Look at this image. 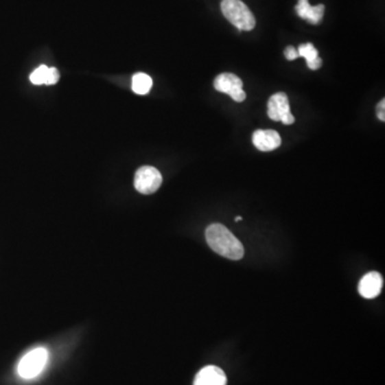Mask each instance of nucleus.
<instances>
[{
    "label": "nucleus",
    "mask_w": 385,
    "mask_h": 385,
    "mask_svg": "<svg viewBox=\"0 0 385 385\" xmlns=\"http://www.w3.org/2000/svg\"><path fill=\"white\" fill-rule=\"evenodd\" d=\"M252 141L255 147L264 152L275 150L281 143V136L273 130H257L253 134Z\"/></svg>",
    "instance_id": "obj_7"
},
{
    "label": "nucleus",
    "mask_w": 385,
    "mask_h": 385,
    "mask_svg": "<svg viewBox=\"0 0 385 385\" xmlns=\"http://www.w3.org/2000/svg\"><path fill=\"white\" fill-rule=\"evenodd\" d=\"M206 239L210 248L227 259L240 260L244 256V247L227 227L212 224L206 231Z\"/></svg>",
    "instance_id": "obj_1"
},
{
    "label": "nucleus",
    "mask_w": 385,
    "mask_h": 385,
    "mask_svg": "<svg viewBox=\"0 0 385 385\" xmlns=\"http://www.w3.org/2000/svg\"><path fill=\"white\" fill-rule=\"evenodd\" d=\"M59 78H60V74L56 68H49L45 85H55L58 82Z\"/></svg>",
    "instance_id": "obj_14"
},
{
    "label": "nucleus",
    "mask_w": 385,
    "mask_h": 385,
    "mask_svg": "<svg viewBox=\"0 0 385 385\" xmlns=\"http://www.w3.org/2000/svg\"><path fill=\"white\" fill-rule=\"evenodd\" d=\"M47 71H49V67L47 66H40L39 68H36L30 75V82L34 85H45Z\"/></svg>",
    "instance_id": "obj_13"
},
{
    "label": "nucleus",
    "mask_w": 385,
    "mask_h": 385,
    "mask_svg": "<svg viewBox=\"0 0 385 385\" xmlns=\"http://www.w3.org/2000/svg\"><path fill=\"white\" fill-rule=\"evenodd\" d=\"M221 8L224 16L237 30L250 32L256 26L254 14L241 0H223Z\"/></svg>",
    "instance_id": "obj_2"
},
{
    "label": "nucleus",
    "mask_w": 385,
    "mask_h": 385,
    "mask_svg": "<svg viewBox=\"0 0 385 385\" xmlns=\"http://www.w3.org/2000/svg\"><path fill=\"white\" fill-rule=\"evenodd\" d=\"M152 88V78L145 73H136L132 78V89L137 95H147Z\"/></svg>",
    "instance_id": "obj_12"
},
{
    "label": "nucleus",
    "mask_w": 385,
    "mask_h": 385,
    "mask_svg": "<svg viewBox=\"0 0 385 385\" xmlns=\"http://www.w3.org/2000/svg\"><path fill=\"white\" fill-rule=\"evenodd\" d=\"M298 53L299 56L306 59V63L310 70H318L323 65V60L319 57L317 49L312 43L301 44Z\"/></svg>",
    "instance_id": "obj_11"
},
{
    "label": "nucleus",
    "mask_w": 385,
    "mask_h": 385,
    "mask_svg": "<svg viewBox=\"0 0 385 385\" xmlns=\"http://www.w3.org/2000/svg\"><path fill=\"white\" fill-rule=\"evenodd\" d=\"M225 373L216 366H207L197 373L194 385H226Z\"/></svg>",
    "instance_id": "obj_9"
},
{
    "label": "nucleus",
    "mask_w": 385,
    "mask_h": 385,
    "mask_svg": "<svg viewBox=\"0 0 385 385\" xmlns=\"http://www.w3.org/2000/svg\"><path fill=\"white\" fill-rule=\"evenodd\" d=\"M383 287V279L378 272H369L362 277L359 283V292L364 299L377 298Z\"/></svg>",
    "instance_id": "obj_8"
},
{
    "label": "nucleus",
    "mask_w": 385,
    "mask_h": 385,
    "mask_svg": "<svg viewBox=\"0 0 385 385\" xmlns=\"http://www.w3.org/2000/svg\"><path fill=\"white\" fill-rule=\"evenodd\" d=\"M241 220H242V218H241V216H237V218H235V222H240Z\"/></svg>",
    "instance_id": "obj_17"
},
{
    "label": "nucleus",
    "mask_w": 385,
    "mask_h": 385,
    "mask_svg": "<svg viewBox=\"0 0 385 385\" xmlns=\"http://www.w3.org/2000/svg\"><path fill=\"white\" fill-rule=\"evenodd\" d=\"M49 353L45 348H36L23 356L21 360L17 373L23 379H32L40 375L47 365Z\"/></svg>",
    "instance_id": "obj_3"
},
{
    "label": "nucleus",
    "mask_w": 385,
    "mask_h": 385,
    "mask_svg": "<svg viewBox=\"0 0 385 385\" xmlns=\"http://www.w3.org/2000/svg\"><path fill=\"white\" fill-rule=\"evenodd\" d=\"M377 116L381 121H385V101L384 99L377 106Z\"/></svg>",
    "instance_id": "obj_16"
},
{
    "label": "nucleus",
    "mask_w": 385,
    "mask_h": 385,
    "mask_svg": "<svg viewBox=\"0 0 385 385\" xmlns=\"http://www.w3.org/2000/svg\"><path fill=\"white\" fill-rule=\"evenodd\" d=\"M285 57L288 60H294V59L300 56H299L298 49H294L293 47H288L285 49Z\"/></svg>",
    "instance_id": "obj_15"
},
{
    "label": "nucleus",
    "mask_w": 385,
    "mask_h": 385,
    "mask_svg": "<svg viewBox=\"0 0 385 385\" xmlns=\"http://www.w3.org/2000/svg\"><path fill=\"white\" fill-rule=\"evenodd\" d=\"M242 87V80L233 73L220 74L214 80V88L220 93L229 95L235 102H243L246 99V93Z\"/></svg>",
    "instance_id": "obj_5"
},
{
    "label": "nucleus",
    "mask_w": 385,
    "mask_h": 385,
    "mask_svg": "<svg viewBox=\"0 0 385 385\" xmlns=\"http://www.w3.org/2000/svg\"><path fill=\"white\" fill-rule=\"evenodd\" d=\"M268 116L274 121H281L287 126L294 122L296 119L291 114L286 93H277L270 97L268 102Z\"/></svg>",
    "instance_id": "obj_6"
},
{
    "label": "nucleus",
    "mask_w": 385,
    "mask_h": 385,
    "mask_svg": "<svg viewBox=\"0 0 385 385\" xmlns=\"http://www.w3.org/2000/svg\"><path fill=\"white\" fill-rule=\"evenodd\" d=\"M162 181V175L156 168L143 166L136 172L134 185L141 194L150 195L160 189Z\"/></svg>",
    "instance_id": "obj_4"
},
{
    "label": "nucleus",
    "mask_w": 385,
    "mask_h": 385,
    "mask_svg": "<svg viewBox=\"0 0 385 385\" xmlns=\"http://www.w3.org/2000/svg\"><path fill=\"white\" fill-rule=\"evenodd\" d=\"M325 8L323 5H310L308 0H299L296 11L299 16L307 21L310 24H319L323 19Z\"/></svg>",
    "instance_id": "obj_10"
}]
</instances>
